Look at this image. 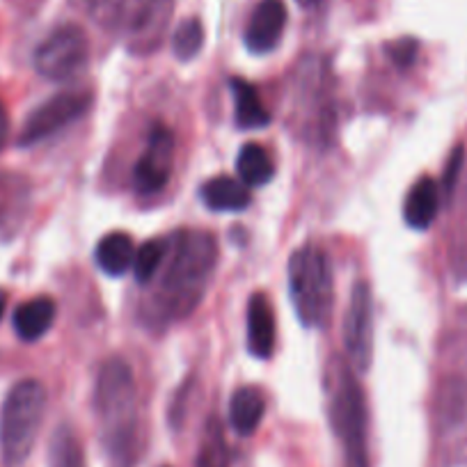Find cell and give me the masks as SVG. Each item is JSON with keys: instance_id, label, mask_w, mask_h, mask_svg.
<instances>
[{"instance_id": "obj_1", "label": "cell", "mask_w": 467, "mask_h": 467, "mask_svg": "<svg viewBox=\"0 0 467 467\" xmlns=\"http://www.w3.org/2000/svg\"><path fill=\"white\" fill-rule=\"evenodd\" d=\"M218 264V244L209 232H174L159 271L147 317L154 323H172L191 317L200 307Z\"/></svg>"}, {"instance_id": "obj_2", "label": "cell", "mask_w": 467, "mask_h": 467, "mask_svg": "<svg viewBox=\"0 0 467 467\" xmlns=\"http://www.w3.org/2000/svg\"><path fill=\"white\" fill-rule=\"evenodd\" d=\"M94 412L112 461L131 465L138 451V388L131 367L122 358H110L99 369Z\"/></svg>"}, {"instance_id": "obj_3", "label": "cell", "mask_w": 467, "mask_h": 467, "mask_svg": "<svg viewBox=\"0 0 467 467\" xmlns=\"http://www.w3.org/2000/svg\"><path fill=\"white\" fill-rule=\"evenodd\" d=\"M47 412V388L39 380H19L0 408V458L5 467H21L33 453Z\"/></svg>"}, {"instance_id": "obj_4", "label": "cell", "mask_w": 467, "mask_h": 467, "mask_svg": "<svg viewBox=\"0 0 467 467\" xmlns=\"http://www.w3.org/2000/svg\"><path fill=\"white\" fill-rule=\"evenodd\" d=\"M289 296L305 327H326L330 321L335 286L327 253L317 244H305L291 254Z\"/></svg>"}, {"instance_id": "obj_5", "label": "cell", "mask_w": 467, "mask_h": 467, "mask_svg": "<svg viewBox=\"0 0 467 467\" xmlns=\"http://www.w3.org/2000/svg\"><path fill=\"white\" fill-rule=\"evenodd\" d=\"M330 388V424L344 449L346 467H369L367 453V406L358 374L348 362L335 360Z\"/></svg>"}, {"instance_id": "obj_6", "label": "cell", "mask_w": 467, "mask_h": 467, "mask_svg": "<svg viewBox=\"0 0 467 467\" xmlns=\"http://www.w3.org/2000/svg\"><path fill=\"white\" fill-rule=\"evenodd\" d=\"M294 122L307 140H327L335 129L327 67L318 56H309L296 67Z\"/></svg>"}, {"instance_id": "obj_7", "label": "cell", "mask_w": 467, "mask_h": 467, "mask_svg": "<svg viewBox=\"0 0 467 467\" xmlns=\"http://www.w3.org/2000/svg\"><path fill=\"white\" fill-rule=\"evenodd\" d=\"M89 60L88 35L80 26H62L53 30L47 39L37 47L33 65L39 76L56 83L76 78L85 69Z\"/></svg>"}, {"instance_id": "obj_8", "label": "cell", "mask_w": 467, "mask_h": 467, "mask_svg": "<svg viewBox=\"0 0 467 467\" xmlns=\"http://www.w3.org/2000/svg\"><path fill=\"white\" fill-rule=\"evenodd\" d=\"M341 339L350 369L365 374L374 360V296L365 280L356 282L350 291Z\"/></svg>"}, {"instance_id": "obj_9", "label": "cell", "mask_w": 467, "mask_h": 467, "mask_svg": "<svg viewBox=\"0 0 467 467\" xmlns=\"http://www.w3.org/2000/svg\"><path fill=\"white\" fill-rule=\"evenodd\" d=\"M89 101L92 99L88 92H60L47 99L42 106H37L26 117L24 129L19 133V145H37L48 136H56L88 110Z\"/></svg>"}, {"instance_id": "obj_10", "label": "cell", "mask_w": 467, "mask_h": 467, "mask_svg": "<svg viewBox=\"0 0 467 467\" xmlns=\"http://www.w3.org/2000/svg\"><path fill=\"white\" fill-rule=\"evenodd\" d=\"M174 151H177L174 133L161 124L151 129L145 151L133 168V186L138 195H156L168 186L174 168Z\"/></svg>"}, {"instance_id": "obj_11", "label": "cell", "mask_w": 467, "mask_h": 467, "mask_svg": "<svg viewBox=\"0 0 467 467\" xmlns=\"http://www.w3.org/2000/svg\"><path fill=\"white\" fill-rule=\"evenodd\" d=\"M172 16V0H136L129 21V47L136 53H151L163 39Z\"/></svg>"}, {"instance_id": "obj_12", "label": "cell", "mask_w": 467, "mask_h": 467, "mask_svg": "<svg viewBox=\"0 0 467 467\" xmlns=\"http://www.w3.org/2000/svg\"><path fill=\"white\" fill-rule=\"evenodd\" d=\"M286 28L285 0H262L245 26V47L250 53H268L280 44Z\"/></svg>"}, {"instance_id": "obj_13", "label": "cell", "mask_w": 467, "mask_h": 467, "mask_svg": "<svg viewBox=\"0 0 467 467\" xmlns=\"http://www.w3.org/2000/svg\"><path fill=\"white\" fill-rule=\"evenodd\" d=\"M248 348L259 360H268L275 353V314L264 294L248 300Z\"/></svg>"}, {"instance_id": "obj_14", "label": "cell", "mask_w": 467, "mask_h": 467, "mask_svg": "<svg viewBox=\"0 0 467 467\" xmlns=\"http://www.w3.org/2000/svg\"><path fill=\"white\" fill-rule=\"evenodd\" d=\"M440 209V191L438 183L431 177H421L420 182L412 183L408 191L406 202H403V218L417 232H424L433 224L435 215Z\"/></svg>"}, {"instance_id": "obj_15", "label": "cell", "mask_w": 467, "mask_h": 467, "mask_svg": "<svg viewBox=\"0 0 467 467\" xmlns=\"http://www.w3.org/2000/svg\"><path fill=\"white\" fill-rule=\"evenodd\" d=\"M53 321H56V300L48 296L26 300L15 312V330L24 341L42 339L51 330Z\"/></svg>"}, {"instance_id": "obj_16", "label": "cell", "mask_w": 467, "mask_h": 467, "mask_svg": "<svg viewBox=\"0 0 467 467\" xmlns=\"http://www.w3.org/2000/svg\"><path fill=\"white\" fill-rule=\"evenodd\" d=\"M264 415H266V399H264L262 389L245 385L232 394L229 424L239 435H244V438L253 435L262 424Z\"/></svg>"}, {"instance_id": "obj_17", "label": "cell", "mask_w": 467, "mask_h": 467, "mask_svg": "<svg viewBox=\"0 0 467 467\" xmlns=\"http://www.w3.org/2000/svg\"><path fill=\"white\" fill-rule=\"evenodd\" d=\"M94 259L101 273L110 277H122L133 268V259H136V245H133L131 236L124 232L106 234L99 241L97 250H94Z\"/></svg>"}, {"instance_id": "obj_18", "label": "cell", "mask_w": 467, "mask_h": 467, "mask_svg": "<svg viewBox=\"0 0 467 467\" xmlns=\"http://www.w3.org/2000/svg\"><path fill=\"white\" fill-rule=\"evenodd\" d=\"M200 197L211 211H244L250 206V191L241 179L234 177H213L200 188Z\"/></svg>"}, {"instance_id": "obj_19", "label": "cell", "mask_w": 467, "mask_h": 467, "mask_svg": "<svg viewBox=\"0 0 467 467\" xmlns=\"http://www.w3.org/2000/svg\"><path fill=\"white\" fill-rule=\"evenodd\" d=\"M28 213V186L19 179L0 182V236H15Z\"/></svg>"}, {"instance_id": "obj_20", "label": "cell", "mask_w": 467, "mask_h": 467, "mask_svg": "<svg viewBox=\"0 0 467 467\" xmlns=\"http://www.w3.org/2000/svg\"><path fill=\"white\" fill-rule=\"evenodd\" d=\"M234 101H236V124L241 129H264L271 122V112L264 106L257 88L244 78L232 80Z\"/></svg>"}, {"instance_id": "obj_21", "label": "cell", "mask_w": 467, "mask_h": 467, "mask_svg": "<svg viewBox=\"0 0 467 467\" xmlns=\"http://www.w3.org/2000/svg\"><path fill=\"white\" fill-rule=\"evenodd\" d=\"M236 170H239V179L245 186H264L275 174L271 154L262 145H257V142H248V145L241 147L239 159H236Z\"/></svg>"}, {"instance_id": "obj_22", "label": "cell", "mask_w": 467, "mask_h": 467, "mask_svg": "<svg viewBox=\"0 0 467 467\" xmlns=\"http://www.w3.org/2000/svg\"><path fill=\"white\" fill-rule=\"evenodd\" d=\"M195 467H229L227 440H224L223 421L218 420V415H211L206 420Z\"/></svg>"}, {"instance_id": "obj_23", "label": "cell", "mask_w": 467, "mask_h": 467, "mask_svg": "<svg viewBox=\"0 0 467 467\" xmlns=\"http://www.w3.org/2000/svg\"><path fill=\"white\" fill-rule=\"evenodd\" d=\"M168 254V239H150L136 250V259H133V273L140 285H150L156 280L161 266Z\"/></svg>"}, {"instance_id": "obj_24", "label": "cell", "mask_w": 467, "mask_h": 467, "mask_svg": "<svg viewBox=\"0 0 467 467\" xmlns=\"http://www.w3.org/2000/svg\"><path fill=\"white\" fill-rule=\"evenodd\" d=\"M202 47H204V26H202V21L195 19V16L183 19L172 35L174 57L182 62H191L192 57L200 56Z\"/></svg>"}, {"instance_id": "obj_25", "label": "cell", "mask_w": 467, "mask_h": 467, "mask_svg": "<svg viewBox=\"0 0 467 467\" xmlns=\"http://www.w3.org/2000/svg\"><path fill=\"white\" fill-rule=\"evenodd\" d=\"M51 467H85L83 447L69 426H60L51 442Z\"/></svg>"}, {"instance_id": "obj_26", "label": "cell", "mask_w": 467, "mask_h": 467, "mask_svg": "<svg viewBox=\"0 0 467 467\" xmlns=\"http://www.w3.org/2000/svg\"><path fill=\"white\" fill-rule=\"evenodd\" d=\"M85 5L101 28H115L122 21L127 0H85Z\"/></svg>"}, {"instance_id": "obj_27", "label": "cell", "mask_w": 467, "mask_h": 467, "mask_svg": "<svg viewBox=\"0 0 467 467\" xmlns=\"http://www.w3.org/2000/svg\"><path fill=\"white\" fill-rule=\"evenodd\" d=\"M388 53L394 60V65L410 67L417 56V42L415 39H399V42H394L392 47L388 48Z\"/></svg>"}, {"instance_id": "obj_28", "label": "cell", "mask_w": 467, "mask_h": 467, "mask_svg": "<svg viewBox=\"0 0 467 467\" xmlns=\"http://www.w3.org/2000/svg\"><path fill=\"white\" fill-rule=\"evenodd\" d=\"M461 154H462V150H456V154H453L451 159H449L447 172H444V188H447V192H451L453 183H456L458 168H461Z\"/></svg>"}, {"instance_id": "obj_29", "label": "cell", "mask_w": 467, "mask_h": 467, "mask_svg": "<svg viewBox=\"0 0 467 467\" xmlns=\"http://www.w3.org/2000/svg\"><path fill=\"white\" fill-rule=\"evenodd\" d=\"M7 138H10V115L0 101V150L7 145Z\"/></svg>"}, {"instance_id": "obj_30", "label": "cell", "mask_w": 467, "mask_h": 467, "mask_svg": "<svg viewBox=\"0 0 467 467\" xmlns=\"http://www.w3.org/2000/svg\"><path fill=\"white\" fill-rule=\"evenodd\" d=\"M5 307H7V294L0 289V318H3V314H5Z\"/></svg>"}, {"instance_id": "obj_31", "label": "cell", "mask_w": 467, "mask_h": 467, "mask_svg": "<svg viewBox=\"0 0 467 467\" xmlns=\"http://www.w3.org/2000/svg\"><path fill=\"white\" fill-rule=\"evenodd\" d=\"M300 5H305V7H309V5H317L318 0H298Z\"/></svg>"}]
</instances>
